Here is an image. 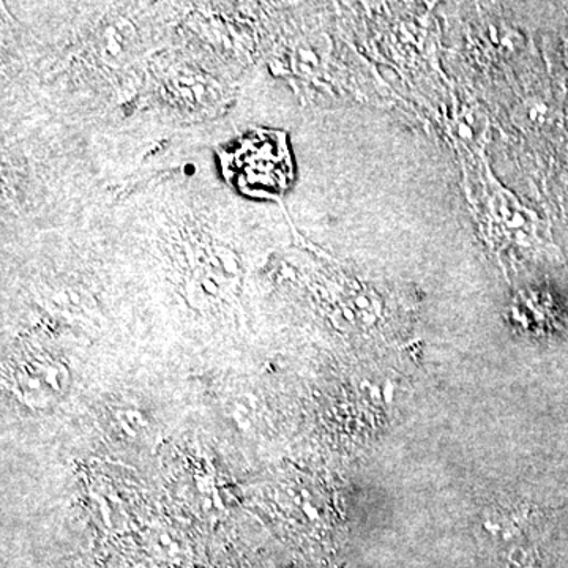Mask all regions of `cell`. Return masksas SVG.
Returning a JSON list of instances; mask_svg holds the SVG:
<instances>
[{
    "instance_id": "6da1fadb",
    "label": "cell",
    "mask_w": 568,
    "mask_h": 568,
    "mask_svg": "<svg viewBox=\"0 0 568 568\" xmlns=\"http://www.w3.org/2000/svg\"><path fill=\"white\" fill-rule=\"evenodd\" d=\"M528 510H514V508H491L485 514L481 529L497 544H514L525 534L529 525Z\"/></svg>"
},
{
    "instance_id": "7a4b0ae2",
    "label": "cell",
    "mask_w": 568,
    "mask_h": 568,
    "mask_svg": "<svg viewBox=\"0 0 568 568\" xmlns=\"http://www.w3.org/2000/svg\"><path fill=\"white\" fill-rule=\"evenodd\" d=\"M18 387L24 398L43 403L47 399L59 398L63 388L58 368H51V366L26 369L24 379L20 381Z\"/></svg>"
}]
</instances>
